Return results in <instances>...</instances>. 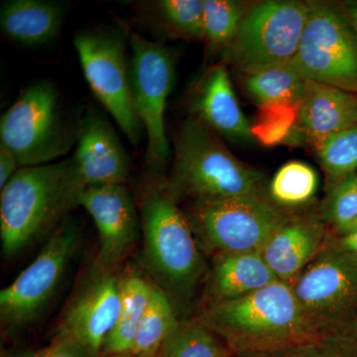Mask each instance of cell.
I'll list each match as a JSON object with an SVG mask.
<instances>
[{"label":"cell","instance_id":"9c48e42d","mask_svg":"<svg viewBox=\"0 0 357 357\" xmlns=\"http://www.w3.org/2000/svg\"><path fill=\"white\" fill-rule=\"evenodd\" d=\"M295 57L289 65L307 79L357 93V38L344 9L312 1Z\"/></svg>","mask_w":357,"mask_h":357},{"label":"cell","instance_id":"f546056e","mask_svg":"<svg viewBox=\"0 0 357 357\" xmlns=\"http://www.w3.org/2000/svg\"><path fill=\"white\" fill-rule=\"evenodd\" d=\"M326 220L340 231L347 234L357 220V174L335 184L326 203Z\"/></svg>","mask_w":357,"mask_h":357},{"label":"cell","instance_id":"484cf974","mask_svg":"<svg viewBox=\"0 0 357 357\" xmlns=\"http://www.w3.org/2000/svg\"><path fill=\"white\" fill-rule=\"evenodd\" d=\"M157 357H227V351L204 324L178 321Z\"/></svg>","mask_w":357,"mask_h":357},{"label":"cell","instance_id":"e575fe53","mask_svg":"<svg viewBox=\"0 0 357 357\" xmlns=\"http://www.w3.org/2000/svg\"><path fill=\"white\" fill-rule=\"evenodd\" d=\"M344 234L345 236L340 241V245L357 255V227Z\"/></svg>","mask_w":357,"mask_h":357},{"label":"cell","instance_id":"d590c367","mask_svg":"<svg viewBox=\"0 0 357 357\" xmlns=\"http://www.w3.org/2000/svg\"><path fill=\"white\" fill-rule=\"evenodd\" d=\"M100 357H144V356H136V354H121V356H100Z\"/></svg>","mask_w":357,"mask_h":357},{"label":"cell","instance_id":"4fadbf2b","mask_svg":"<svg viewBox=\"0 0 357 357\" xmlns=\"http://www.w3.org/2000/svg\"><path fill=\"white\" fill-rule=\"evenodd\" d=\"M121 310L119 278L93 265L88 280L70 299L58 335L69 337L93 357H100Z\"/></svg>","mask_w":357,"mask_h":357},{"label":"cell","instance_id":"8992f818","mask_svg":"<svg viewBox=\"0 0 357 357\" xmlns=\"http://www.w3.org/2000/svg\"><path fill=\"white\" fill-rule=\"evenodd\" d=\"M309 14L307 2L268 0L249 7L222 64L246 75L288 64L295 57Z\"/></svg>","mask_w":357,"mask_h":357},{"label":"cell","instance_id":"2e32d148","mask_svg":"<svg viewBox=\"0 0 357 357\" xmlns=\"http://www.w3.org/2000/svg\"><path fill=\"white\" fill-rule=\"evenodd\" d=\"M190 112L220 137L243 141L251 138L250 123L241 109L227 66H211L197 82L190 96Z\"/></svg>","mask_w":357,"mask_h":357},{"label":"cell","instance_id":"d6a6232c","mask_svg":"<svg viewBox=\"0 0 357 357\" xmlns=\"http://www.w3.org/2000/svg\"><path fill=\"white\" fill-rule=\"evenodd\" d=\"M20 169L15 156L6 147L0 144V190L6 187Z\"/></svg>","mask_w":357,"mask_h":357},{"label":"cell","instance_id":"83f0119b","mask_svg":"<svg viewBox=\"0 0 357 357\" xmlns=\"http://www.w3.org/2000/svg\"><path fill=\"white\" fill-rule=\"evenodd\" d=\"M245 11L232 0H204V41L211 54H222L231 43Z\"/></svg>","mask_w":357,"mask_h":357},{"label":"cell","instance_id":"cb8c5ba5","mask_svg":"<svg viewBox=\"0 0 357 357\" xmlns=\"http://www.w3.org/2000/svg\"><path fill=\"white\" fill-rule=\"evenodd\" d=\"M251 138L265 147L299 144L303 137L300 126V102H270L258 105L250 123Z\"/></svg>","mask_w":357,"mask_h":357},{"label":"cell","instance_id":"277c9868","mask_svg":"<svg viewBox=\"0 0 357 357\" xmlns=\"http://www.w3.org/2000/svg\"><path fill=\"white\" fill-rule=\"evenodd\" d=\"M167 181L174 198L215 201L261 195V174L239 161L220 136L198 119L181 124L175 143L172 172Z\"/></svg>","mask_w":357,"mask_h":357},{"label":"cell","instance_id":"ac0fdd59","mask_svg":"<svg viewBox=\"0 0 357 357\" xmlns=\"http://www.w3.org/2000/svg\"><path fill=\"white\" fill-rule=\"evenodd\" d=\"M354 126H357V93L307 79L300 102L304 140L316 149L326 138Z\"/></svg>","mask_w":357,"mask_h":357},{"label":"cell","instance_id":"7402d4cb","mask_svg":"<svg viewBox=\"0 0 357 357\" xmlns=\"http://www.w3.org/2000/svg\"><path fill=\"white\" fill-rule=\"evenodd\" d=\"M150 26L169 38L204 40V0L140 2Z\"/></svg>","mask_w":357,"mask_h":357},{"label":"cell","instance_id":"ffe728a7","mask_svg":"<svg viewBox=\"0 0 357 357\" xmlns=\"http://www.w3.org/2000/svg\"><path fill=\"white\" fill-rule=\"evenodd\" d=\"M280 281L260 252L218 255L211 273L215 302L238 299Z\"/></svg>","mask_w":357,"mask_h":357},{"label":"cell","instance_id":"44dd1931","mask_svg":"<svg viewBox=\"0 0 357 357\" xmlns=\"http://www.w3.org/2000/svg\"><path fill=\"white\" fill-rule=\"evenodd\" d=\"M121 310L116 324L105 340L100 356L130 354L141 317L146 309L152 286L144 277L129 272L119 278Z\"/></svg>","mask_w":357,"mask_h":357},{"label":"cell","instance_id":"603a6c76","mask_svg":"<svg viewBox=\"0 0 357 357\" xmlns=\"http://www.w3.org/2000/svg\"><path fill=\"white\" fill-rule=\"evenodd\" d=\"M178 323L177 309L172 300L153 283L149 302L136 330L130 354L157 357L162 345Z\"/></svg>","mask_w":357,"mask_h":357},{"label":"cell","instance_id":"d4e9b609","mask_svg":"<svg viewBox=\"0 0 357 357\" xmlns=\"http://www.w3.org/2000/svg\"><path fill=\"white\" fill-rule=\"evenodd\" d=\"M306 82L289 63L244 75L246 91L258 105L300 102Z\"/></svg>","mask_w":357,"mask_h":357},{"label":"cell","instance_id":"4316f807","mask_svg":"<svg viewBox=\"0 0 357 357\" xmlns=\"http://www.w3.org/2000/svg\"><path fill=\"white\" fill-rule=\"evenodd\" d=\"M319 177L311 166L301 161H290L277 171L270 195L275 203L283 206H299L312 201L318 191Z\"/></svg>","mask_w":357,"mask_h":357},{"label":"cell","instance_id":"1f68e13d","mask_svg":"<svg viewBox=\"0 0 357 357\" xmlns=\"http://www.w3.org/2000/svg\"><path fill=\"white\" fill-rule=\"evenodd\" d=\"M14 357H93L84 347L69 337L58 335L47 347L20 352Z\"/></svg>","mask_w":357,"mask_h":357},{"label":"cell","instance_id":"e0dca14e","mask_svg":"<svg viewBox=\"0 0 357 357\" xmlns=\"http://www.w3.org/2000/svg\"><path fill=\"white\" fill-rule=\"evenodd\" d=\"M324 243L323 225L317 218L290 217L260 253L279 280L291 284L319 255Z\"/></svg>","mask_w":357,"mask_h":357},{"label":"cell","instance_id":"4dcf8cb0","mask_svg":"<svg viewBox=\"0 0 357 357\" xmlns=\"http://www.w3.org/2000/svg\"><path fill=\"white\" fill-rule=\"evenodd\" d=\"M340 344L338 335L323 338L316 342L298 344L279 351L262 352L269 357H351V347Z\"/></svg>","mask_w":357,"mask_h":357},{"label":"cell","instance_id":"3957f363","mask_svg":"<svg viewBox=\"0 0 357 357\" xmlns=\"http://www.w3.org/2000/svg\"><path fill=\"white\" fill-rule=\"evenodd\" d=\"M138 208L145 266L178 312L204 274L198 241L163 177L148 172Z\"/></svg>","mask_w":357,"mask_h":357},{"label":"cell","instance_id":"52a82bcc","mask_svg":"<svg viewBox=\"0 0 357 357\" xmlns=\"http://www.w3.org/2000/svg\"><path fill=\"white\" fill-rule=\"evenodd\" d=\"M184 213L197 241L217 255L260 252L290 218L261 195L195 202Z\"/></svg>","mask_w":357,"mask_h":357},{"label":"cell","instance_id":"d6986e66","mask_svg":"<svg viewBox=\"0 0 357 357\" xmlns=\"http://www.w3.org/2000/svg\"><path fill=\"white\" fill-rule=\"evenodd\" d=\"M65 6L47 0H9L0 9V27L6 38L22 46L51 43L62 29Z\"/></svg>","mask_w":357,"mask_h":357},{"label":"cell","instance_id":"30bf717a","mask_svg":"<svg viewBox=\"0 0 357 357\" xmlns=\"http://www.w3.org/2000/svg\"><path fill=\"white\" fill-rule=\"evenodd\" d=\"M79 238L77 218L67 217L52 231L44 248L17 278L0 292V319L16 331L38 318L57 292Z\"/></svg>","mask_w":357,"mask_h":357},{"label":"cell","instance_id":"f1b7e54d","mask_svg":"<svg viewBox=\"0 0 357 357\" xmlns=\"http://www.w3.org/2000/svg\"><path fill=\"white\" fill-rule=\"evenodd\" d=\"M326 176L335 184L357 170V126L326 138L314 149Z\"/></svg>","mask_w":357,"mask_h":357},{"label":"cell","instance_id":"7c38bea8","mask_svg":"<svg viewBox=\"0 0 357 357\" xmlns=\"http://www.w3.org/2000/svg\"><path fill=\"white\" fill-rule=\"evenodd\" d=\"M291 285L311 318L340 332L357 307V255L340 243L324 246Z\"/></svg>","mask_w":357,"mask_h":357},{"label":"cell","instance_id":"6da1fadb","mask_svg":"<svg viewBox=\"0 0 357 357\" xmlns=\"http://www.w3.org/2000/svg\"><path fill=\"white\" fill-rule=\"evenodd\" d=\"M203 324L232 349L262 354L338 335L311 318L291 284L277 281L238 299L213 302Z\"/></svg>","mask_w":357,"mask_h":357},{"label":"cell","instance_id":"7a4b0ae2","mask_svg":"<svg viewBox=\"0 0 357 357\" xmlns=\"http://www.w3.org/2000/svg\"><path fill=\"white\" fill-rule=\"evenodd\" d=\"M73 156L57 163L20 168L1 190L2 252L13 257L81 206L86 191Z\"/></svg>","mask_w":357,"mask_h":357},{"label":"cell","instance_id":"836d02e7","mask_svg":"<svg viewBox=\"0 0 357 357\" xmlns=\"http://www.w3.org/2000/svg\"><path fill=\"white\" fill-rule=\"evenodd\" d=\"M340 6L344 9L345 15L354 28L357 38V1L344 2V4H340Z\"/></svg>","mask_w":357,"mask_h":357},{"label":"cell","instance_id":"ba28073f","mask_svg":"<svg viewBox=\"0 0 357 357\" xmlns=\"http://www.w3.org/2000/svg\"><path fill=\"white\" fill-rule=\"evenodd\" d=\"M129 62L134 110L147 136L145 156L148 172L163 177L170 158L165 128L167 100L176 77V54L172 49L130 33Z\"/></svg>","mask_w":357,"mask_h":357},{"label":"cell","instance_id":"8d00e7d4","mask_svg":"<svg viewBox=\"0 0 357 357\" xmlns=\"http://www.w3.org/2000/svg\"><path fill=\"white\" fill-rule=\"evenodd\" d=\"M356 227H357V220H356V222L354 223V227H352L351 230L354 229H356ZM349 231H351V230H349Z\"/></svg>","mask_w":357,"mask_h":357},{"label":"cell","instance_id":"9a60e30c","mask_svg":"<svg viewBox=\"0 0 357 357\" xmlns=\"http://www.w3.org/2000/svg\"><path fill=\"white\" fill-rule=\"evenodd\" d=\"M73 155L84 185L88 188L126 185L130 161L112 124L100 110L89 107L77 128Z\"/></svg>","mask_w":357,"mask_h":357},{"label":"cell","instance_id":"5b68a950","mask_svg":"<svg viewBox=\"0 0 357 357\" xmlns=\"http://www.w3.org/2000/svg\"><path fill=\"white\" fill-rule=\"evenodd\" d=\"M66 121L57 89L49 81L28 86L0 119V144L17 159L20 168L53 163L76 143Z\"/></svg>","mask_w":357,"mask_h":357},{"label":"cell","instance_id":"8fae6325","mask_svg":"<svg viewBox=\"0 0 357 357\" xmlns=\"http://www.w3.org/2000/svg\"><path fill=\"white\" fill-rule=\"evenodd\" d=\"M84 79L93 95L134 145L142 140V124L131 98L126 43L112 30H84L74 39Z\"/></svg>","mask_w":357,"mask_h":357},{"label":"cell","instance_id":"5bb4252c","mask_svg":"<svg viewBox=\"0 0 357 357\" xmlns=\"http://www.w3.org/2000/svg\"><path fill=\"white\" fill-rule=\"evenodd\" d=\"M81 206L93 218L100 236L95 266L114 272L140 236L135 197L126 185L88 188L82 195Z\"/></svg>","mask_w":357,"mask_h":357}]
</instances>
